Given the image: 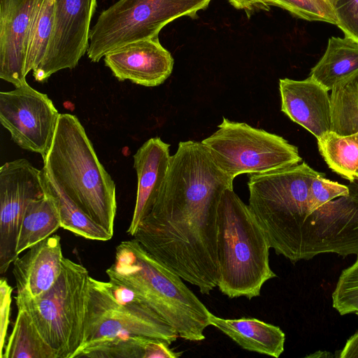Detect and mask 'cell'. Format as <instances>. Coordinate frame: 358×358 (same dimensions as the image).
Instances as JSON below:
<instances>
[{
	"mask_svg": "<svg viewBox=\"0 0 358 358\" xmlns=\"http://www.w3.org/2000/svg\"><path fill=\"white\" fill-rule=\"evenodd\" d=\"M233 182L201 142H180L159 192L145 215L176 241L204 240L216 232L219 202Z\"/></svg>",
	"mask_w": 358,
	"mask_h": 358,
	"instance_id": "cell-1",
	"label": "cell"
},
{
	"mask_svg": "<svg viewBox=\"0 0 358 358\" xmlns=\"http://www.w3.org/2000/svg\"><path fill=\"white\" fill-rule=\"evenodd\" d=\"M96 0H55L53 29L46 53L34 70L43 83L56 72L74 69L89 46L90 25Z\"/></svg>",
	"mask_w": 358,
	"mask_h": 358,
	"instance_id": "cell-12",
	"label": "cell"
},
{
	"mask_svg": "<svg viewBox=\"0 0 358 358\" xmlns=\"http://www.w3.org/2000/svg\"><path fill=\"white\" fill-rule=\"evenodd\" d=\"M55 0H38L29 32L25 61L26 76L42 62L51 38Z\"/></svg>",
	"mask_w": 358,
	"mask_h": 358,
	"instance_id": "cell-25",
	"label": "cell"
},
{
	"mask_svg": "<svg viewBox=\"0 0 358 358\" xmlns=\"http://www.w3.org/2000/svg\"><path fill=\"white\" fill-rule=\"evenodd\" d=\"M43 189L55 203L61 220V227L77 236L94 241H106L113 236L91 220L51 178L43 167Z\"/></svg>",
	"mask_w": 358,
	"mask_h": 358,
	"instance_id": "cell-20",
	"label": "cell"
},
{
	"mask_svg": "<svg viewBox=\"0 0 358 358\" xmlns=\"http://www.w3.org/2000/svg\"><path fill=\"white\" fill-rule=\"evenodd\" d=\"M212 0H118L99 15L90 29L87 54L93 62L119 47L158 38L174 20L197 17Z\"/></svg>",
	"mask_w": 358,
	"mask_h": 358,
	"instance_id": "cell-8",
	"label": "cell"
},
{
	"mask_svg": "<svg viewBox=\"0 0 358 358\" xmlns=\"http://www.w3.org/2000/svg\"><path fill=\"white\" fill-rule=\"evenodd\" d=\"M268 6L281 8L293 16L308 21H320L337 26L332 6L325 0H262Z\"/></svg>",
	"mask_w": 358,
	"mask_h": 358,
	"instance_id": "cell-26",
	"label": "cell"
},
{
	"mask_svg": "<svg viewBox=\"0 0 358 358\" xmlns=\"http://www.w3.org/2000/svg\"><path fill=\"white\" fill-rule=\"evenodd\" d=\"M325 1H327L328 3H329L333 7V6L335 3L336 0H325Z\"/></svg>",
	"mask_w": 358,
	"mask_h": 358,
	"instance_id": "cell-34",
	"label": "cell"
},
{
	"mask_svg": "<svg viewBox=\"0 0 358 358\" xmlns=\"http://www.w3.org/2000/svg\"><path fill=\"white\" fill-rule=\"evenodd\" d=\"M320 173L303 162L252 174L248 182V206L264 231L271 248L293 264L300 261L309 187Z\"/></svg>",
	"mask_w": 358,
	"mask_h": 358,
	"instance_id": "cell-5",
	"label": "cell"
},
{
	"mask_svg": "<svg viewBox=\"0 0 358 358\" xmlns=\"http://www.w3.org/2000/svg\"><path fill=\"white\" fill-rule=\"evenodd\" d=\"M324 176V173H320L311 181L308 196V216L329 201L349 194L348 185L330 180Z\"/></svg>",
	"mask_w": 358,
	"mask_h": 358,
	"instance_id": "cell-28",
	"label": "cell"
},
{
	"mask_svg": "<svg viewBox=\"0 0 358 358\" xmlns=\"http://www.w3.org/2000/svg\"><path fill=\"white\" fill-rule=\"evenodd\" d=\"M332 306L341 315L358 316V257L343 269L331 294Z\"/></svg>",
	"mask_w": 358,
	"mask_h": 358,
	"instance_id": "cell-27",
	"label": "cell"
},
{
	"mask_svg": "<svg viewBox=\"0 0 358 358\" xmlns=\"http://www.w3.org/2000/svg\"><path fill=\"white\" fill-rule=\"evenodd\" d=\"M43 160V168L66 194L113 236L115 184L76 116L60 114L52 146Z\"/></svg>",
	"mask_w": 358,
	"mask_h": 358,
	"instance_id": "cell-3",
	"label": "cell"
},
{
	"mask_svg": "<svg viewBox=\"0 0 358 358\" xmlns=\"http://www.w3.org/2000/svg\"><path fill=\"white\" fill-rule=\"evenodd\" d=\"M333 8L345 36L358 41V0H336Z\"/></svg>",
	"mask_w": 358,
	"mask_h": 358,
	"instance_id": "cell-29",
	"label": "cell"
},
{
	"mask_svg": "<svg viewBox=\"0 0 358 358\" xmlns=\"http://www.w3.org/2000/svg\"><path fill=\"white\" fill-rule=\"evenodd\" d=\"M338 357L358 358V330L347 341Z\"/></svg>",
	"mask_w": 358,
	"mask_h": 358,
	"instance_id": "cell-32",
	"label": "cell"
},
{
	"mask_svg": "<svg viewBox=\"0 0 358 358\" xmlns=\"http://www.w3.org/2000/svg\"><path fill=\"white\" fill-rule=\"evenodd\" d=\"M217 127L201 143L234 180L243 173H264L302 161L298 148L277 134L225 117Z\"/></svg>",
	"mask_w": 358,
	"mask_h": 358,
	"instance_id": "cell-9",
	"label": "cell"
},
{
	"mask_svg": "<svg viewBox=\"0 0 358 358\" xmlns=\"http://www.w3.org/2000/svg\"><path fill=\"white\" fill-rule=\"evenodd\" d=\"M1 358H55L29 315L24 308L17 314Z\"/></svg>",
	"mask_w": 358,
	"mask_h": 358,
	"instance_id": "cell-23",
	"label": "cell"
},
{
	"mask_svg": "<svg viewBox=\"0 0 358 358\" xmlns=\"http://www.w3.org/2000/svg\"><path fill=\"white\" fill-rule=\"evenodd\" d=\"M60 113L47 94L27 82L11 91L0 92V122L21 148L47 156Z\"/></svg>",
	"mask_w": 358,
	"mask_h": 358,
	"instance_id": "cell-10",
	"label": "cell"
},
{
	"mask_svg": "<svg viewBox=\"0 0 358 358\" xmlns=\"http://www.w3.org/2000/svg\"><path fill=\"white\" fill-rule=\"evenodd\" d=\"M64 257L61 238L52 235L26 250L13 263L17 294L15 303L38 298L59 278Z\"/></svg>",
	"mask_w": 358,
	"mask_h": 358,
	"instance_id": "cell-15",
	"label": "cell"
},
{
	"mask_svg": "<svg viewBox=\"0 0 358 358\" xmlns=\"http://www.w3.org/2000/svg\"><path fill=\"white\" fill-rule=\"evenodd\" d=\"M178 337L168 323L129 312L115 301L105 281L90 276L83 340L74 358H143L150 338L171 345Z\"/></svg>",
	"mask_w": 358,
	"mask_h": 358,
	"instance_id": "cell-6",
	"label": "cell"
},
{
	"mask_svg": "<svg viewBox=\"0 0 358 358\" xmlns=\"http://www.w3.org/2000/svg\"><path fill=\"white\" fill-rule=\"evenodd\" d=\"M281 111L305 128L317 139L331 131V114L329 92L308 77L296 80H279Z\"/></svg>",
	"mask_w": 358,
	"mask_h": 358,
	"instance_id": "cell-16",
	"label": "cell"
},
{
	"mask_svg": "<svg viewBox=\"0 0 358 358\" xmlns=\"http://www.w3.org/2000/svg\"><path fill=\"white\" fill-rule=\"evenodd\" d=\"M110 280L140 294L178 334L189 341L205 339L210 312L183 282V279L157 260L135 239L115 248L114 263L106 271Z\"/></svg>",
	"mask_w": 358,
	"mask_h": 358,
	"instance_id": "cell-2",
	"label": "cell"
},
{
	"mask_svg": "<svg viewBox=\"0 0 358 358\" xmlns=\"http://www.w3.org/2000/svg\"><path fill=\"white\" fill-rule=\"evenodd\" d=\"M13 287L7 279H0V358L3 354L11 312Z\"/></svg>",
	"mask_w": 358,
	"mask_h": 358,
	"instance_id": "cell-30",
	"label": "cell"
},
{
	"mask_svg": "<svg viewBox=\"0 0 358 358\" xmlns=\"http://www.w3.org/2000/svg\"><path fill=\"white\" fill-rule=\"evenodd\" d=\"M38 0H0V78L25 83L29 32Z\"/></svg>",
	"mask_w": 358,
	"mask_h": 358,
	"instance_id": "cell-14",
	"label": "cell"
},
{
	"mask_svg": "<svg viewBox=\"0 0 358 358\" xmlns=\"http://www.w3.org/2000/svg\"><path fill=\"white\" fill-rule=\"evenodd\" d=\"M90 278L85 266L64 257L61 275L47 292L15 303L28 313L55 358H74L83 343Z\"/></svg>",
	"mask_w": 358,
	"mask_h": 358,
	"instance_id": "cell-7",
	"label": "cell"
},
{
	"mask_svg": "<svg viewBox=\"0 0 358 358\" xmlns=\"http://www.w3.org/2000/svg\"><path fill=\"white\" fill-rule=\"evenodd\" d=\"M209 321L246 350L275 358L284 352L285 335L278 326L257 318L224 319L211 313Z\"/></svg>",
	"mask_w": 358,
	"mask_h": 358,
	"instance_id": "cell-18",
	"label": "cell"
},
{
	"mask_svg": "<svg viewBox=\"0 0 358 358\" xmlns=\"http://www.w3.org/2000/svg\"><path fill=\"white\" fill-rule=\"evenodd\" d=\"M333 355L328 352H316L314 355H308V357H332Z\"/></svg>",
	"mask_w": 358,
	"mask_h": 358,
	"instance_id": "cell-33",
	"label": "cell"
},
{
	"mask_svg": "<svg viewBox=\"0 0 358 358\" xmlns=\"http://www.w3.org/2000/svg\"><path fill=\"white\" fill-rule=\"evenodd\" d=\"M317 140L329 169L350 182L358 180V131L347 136L329 131Z\"/></svg>",
	"mask_w": 358,
	"mask_h": 358,
	"instance_id": "cell-22",
	"label": "cell"
},
{
	"mask_svg": "<svg viewBox=\"0 0 358 358\" xmlns=\"http://www.w3.org/2000/svg\"><path fill=\"white\" fill-rule=\"evenodd\" d=\"M170 145L159 137L146 141L134 155L137 174L134 210L127 233L134 236L143 216L155 202L166 178L171 155Z\"/></svg>",
	"mask_w": 358,
	"mask_h": 358,
	"instance_id": "cell-17",
	"label": "cell"
},
{
	"mask_svg": "<svg viewBox=\"0 0 358 358\" xmlns=\"http://www.w3.org/2000/svg\"><path fill=\"white\" fill-rule=\"evenodd\" d=\"M45 196L41 169L26 159L3 164L0 168V273H6L17 257V235L24 213L34 200Z\"/></svg>",
	"mask_w": 358,
	"mask_h": 358,
	"instance_id": "cell-11",
	"label": "cell"
},
{
	"mask_svg": "<svg viewBox=\"0 0 358 358\" xmlns=\"http://www.w3.org/2000/svg\"><path fill=\"white\" fill-rule=\"evenodd\" d=\"M229 3L238 10H244L248 15L256 10H269V6L262 0H227Z\"/></svg>",
	"mask_w": 358,
	"mask_h": 358,
	"instance_id": "cell-31",
	"label": "cell"
},
{
	"mask_svg": "<svg viewBox=\"0 0 358 358\" xmlns=\"http://www.w3.org/2000/svg\"><path fill=\"white\" fill-rule=\"evenodd\" d=\"M331 131L347 136L358 131V72L331 90Z\"/></svg>",
	"mask_w": 358,
	"mask_h": 358,
	"instance_id": "cell-24",
	"label": "cell"
},
{
	"mask_svg": "<svg viewBox=\"0 0 358 358\" xmlns=\"http://www.w3.org/2000/svg\"><path fill=\"white\" fill-rule=\"evenodd\" d=\"M217 224V287L230 299L259 296L264 284L277 277L269 264L271 247L262 227L234 187L221 196Z\"/></svg>",
	"mask_w": 358,
	"mask_h": 358,
	"instance_id": "cell-4",
	"label": "cell"
},
{
	"mask_svg": "<svg viewBox=\"0 0 358 358\" xmlns=\"http://www.w3.org/2000/svg\"><path fill=\"white\" fill-rule=\"evenodd\" d=\"M357 72L358 41L348 36H332L309 77L331 91L337 83Z\"/></svg>",
	"mask_w": 358,
	"mask_h": 358,
	"instance_id": "cell-19",
	"label": "cell"
},
{
	"mask_svg": "<svg viewBox=\"0 0 358 358\" xmlns=\"http://www.w3.org/2000/svg\"><path fill=\"white\" fill-rule=\"evenodd\" d=\"M105 65L120 81L157 87L171 76L174 64L171 52L158 38L129 43L106 53Z\"/></svg>",
	"mask_w": 358,
	"mask_h": 358,
	"instance_id": "cell-13",
	"label": "cell"
},
{
	"mask_svg": "<svg viewBox=\"0 0 358 358\" xmlns=\"http://www.w3.org/2000/svg\"><path fill=\"white\" fill-rule=\"evenodd\" d=\"M61 227V220L53 200L47 194L27 206L20 227L17 257L29 248L52 236Z\"/></svg>",
	"mask_w": 358,
	"mask_h": 358,
	"instance_id": "cell-21",
	"label": "cell"
}]
</instances>
